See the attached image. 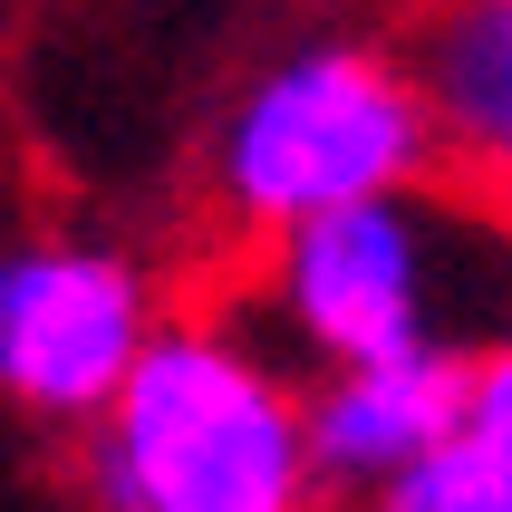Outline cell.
<instances>
[{
    "instance_id": "cell-1",
    "label": "cell",
    "mask_w": 512,
    "mask_h": 512,
    "mask_svg": "<svg viewBox=\"0 0 512 512\" xmlns=\"http://www.w3.org/2000/svg\"><path fill=\"white\" fill-rule=\"evenodd\" d=\"M271 310L310 358L368 368L416 348H493L512 329V223L484 194L397 184L271 232Z\"/></svg>"
},
{
    "instance_id": "cell-2",
    "label": "cell",
    "mask_w": 512,
    "mask_h": 512,
    "mask_svg": "<svg viewBox=\"0 0 512 512\" xmlns=\"http://www.w3.org/2000/svg\"><path fill=\"white\" fill-rule=\"evenodd\" d=\"M87 474L107 512H300L319 484L300 397L252 339L213 319L145 329L136 368L97 406Z\"/></svg>"
},
{
    "instance_id": "cell-3",
    "label": "cell",
    "mask_w": 512,
    "mask_h": 512,
    "mask_svg": "<svg viewBox=\"0 0 512 512\" xmlns=\"http://www.w3.org/2000/svg\"><path fill=\"white\" fill-rule=\"evenodd\" d=\"M435 165L426 107L406 58L377 39H310L281 68H261L213 145L223 213L252 232H290L319 213H348L368 194H397Z\"/></svg>"
},
{
    "instance_id": "cell-4",
    "label": "cell",
    "mask_w": 512,
    "mask_h": 512,
    "mask_svg": "<svg viewBox=\"0 0 512 512\" xmlns=\"http://www.w3.org/2000/svg\"><path fill=\"white\" fill-rule=\"evenodd\" d=\"M155 329V290L126 252L29 242L0 252V397L29 416H97Z\"/></svg>"
},
{
    "instance_id": "cell-5",
    "label": "cell",
    "mask_w": 512,
    "mask_h": 512,
    "mask_svg": "<svg viewBox=\"0 0 512 512\" xmlns=\"http://www.w3.org/2000/svg\"><path fill=\"white\" fill-rule=\"evenodd\" d=\"M464 377L474 358L464 348H416V358H368V368H339L300 406V445H310V474H339V484H387L397 464L455 445L464 426Z\"/></svg>"
},
{
    "instance_id": "cell-6",
    "label": "cell",
    "mask_w": 512,
    "mask_h": 512,
    "mask_svg": "<svg viewBox=\"0 0 512 512\" xmlns=\"http://www.w3.org/2000/svg\"><path fill=\"white\" fill-rule=\"evenodd\" d=\"M406 78L464 194L512 213V0H426Z\"/></svg>"
},
{
    "instance_id": "cell-7",
    "label": "cell",
    "mask_w": 512,
    "mask_h": 512,
    "mask_svg": "<svg viewBox=\"0 0 512 512\" xmlns=\"http://www.w3.org/2000/svg\"><path fill=\"white\" fill-rule=\"evenodd\" d=\"M377 512H512L503 493H493V474L474 464V445H435V455L397 464L387 484H377Z\"/></svg>"
},
{
    "instance_id": "cell-8",
    "label": "cell",
    "mask_w": 512,
    "mask_h": 512,
    "mask_svg": "<svg viewBox=\"0 0 512 512\" xmlns=\"http://www.w3.org/2000/svg\"><path fill=\"white\" fill-rule=\"evenodd\" d=\"M464 445H474V464L493 474V493L512 503V329L493 348H474V377H464Z\"/></svg>"
}]
</instances>
